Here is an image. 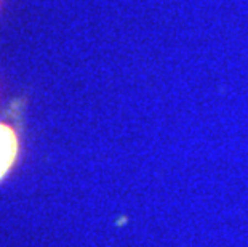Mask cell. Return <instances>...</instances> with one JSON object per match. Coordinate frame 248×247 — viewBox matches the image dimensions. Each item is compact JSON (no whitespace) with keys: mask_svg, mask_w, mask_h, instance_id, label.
<instances>
[{"mask_svg":"<svg viewBox=\"0 0 248 247\" xmlns=\"http://www.w3.org/2000/svg\"><path fill=\"white\" fill-rule=\"evenodd\" d=\"M19 151L18 135L12 125L0 122V180L16 162Z\"/></svg>","mask_w":248,"mask_h":247,"instance_id":"6da1fadb","label":"cell"}]
</instances>
